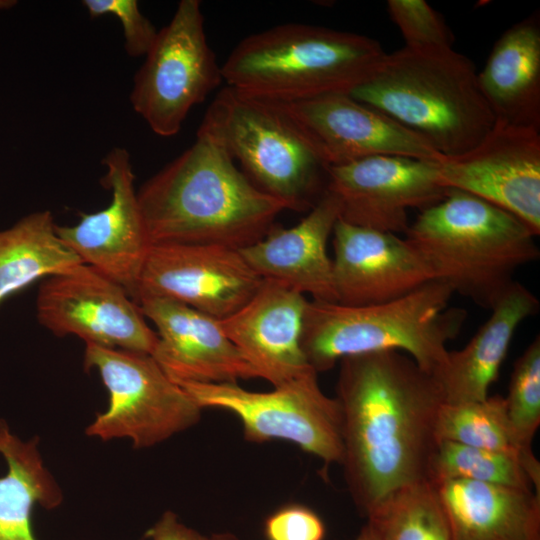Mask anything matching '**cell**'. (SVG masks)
I'll use <instances>...</instances> for the list:
<instances>
[{"label": "cell", "instance_id": "cell-36", "mask_svg": "<svg viewBox=\"0 0 540 540\" xmlns=\"http://www.w3.org/2000/svg\"><path fill=\"white\" fill-rule=\"evenodd\" d=\"M13 3H16V2H14V1L0 0V9L9 8V7H11L12 5H14Z\"/></svg>", "mask_w": 540, "mask_h": 540}, {"label": "cell", "instance_id": "cell-10", "mask_svg": "<svg viewBox=\"0 0 540 540\" xmlns=\"http://www.w3.org/2000/svg\"><path fill=\"white\" fill-rule=\"evenodd\" d=\"M223 81L199 0H182L134 76L130 102L161 137L176 135L190 110Z\"/></svg>", "mask_w": 540, "mask_h": 540}, {"label": "cell", "instance_id": "cell-15", "mask_svg": "<svg viewBox=\"0 0 540 540\" xmlns=\"http://www.w3.org/2000/svg\"><path fill=\"white\" fill-rule=\"evenodd\" d=\"M262 282L238 249L214 244H154L135 301L140 296L168 298L222 319L246 304Z\"/></svg>", "mask_w": 540, "mask_h": 540}, {"label": "cell", "instance_id": "cell-28", "mask_svg": "<svg viewBox=\"0 0 540 540\" xmlns=\"http://www.w3.org/2000/svg\"><path fill=\"white\" fill-rule=\"evenodd\" d=\"M467 479L533 490L521 460L511 454L440 440L431 462L429 481Z\"/></svg>", "mask_w": 540, "mask_h": 540}, {"label": "cell", "instance_id": "cell-13", "mask_svg": "<svg viewBox=\"0 0 540 540\" xmlns=\"http://www.w3.org/2000/svg\"><path fill=\"white\" fill-rule=\"evenodd\" d=\"M326 190L340 203V219L381 232L405 233L408 211L442 201L450 189L438 162L380 155L327 168Z\"/></svg>", "mask_w": 540, "mask_h": 540}, {"label": "cell", "instance_id": "cell-7", "mask_svg": "<svg viewBox=\"0 0 540 540\" xmlns=\"http://www.w3.org/2000/svg\"><path fill=\"white\" fill-rule=\"evenodd\" d=\"M197 132L218 142L252 183L291 210L311 209L326 190L327 166L274 102L225 85Z\"/></svg>", "mask_w": 540, "mask_h": 540}, {"label": "cell", "instance_id": "cell-2", "mask_svg": "<svg viewBox=\"0 0 540 540\" xmlns=\"http://www.w3.org/2000/svg\"><path fill=\"white\" fill-rule=\"evenodd\" d=\"M154 244L242 249L262 239L289 204L259 189L225 149L197 132L184 152L137 191Z\"/></svg>", "mask_w": 540, "mask_h": 540}, {"label": "cell", "instance_id": "cell-18", "mask_svg": "<svg viewBox=\"0 0 540 540\" xmlns=\"http://www.w3.org/2000/svg\"><path fill=\"white\" fill-rule=\"evenodd\" d=\"M136 302L157 329L151 356L175 383L260 378L222 331L218 319L168 298L140 296Z\"/></svg>", "mask_w": 540, "mask_h": 540}, {"label": "cell", "instance_id": "cell-3", "mask_svg": "<svg viewBox=\"0 0 540 540\" xmlns=\"http://www.w3.org/2000/svg\"><path fill=\"white\" fill-rule=\"evenodd\" d=\"M349 95L420 135L442 156L471 149L495 122L473 62L452 47L385 53Z\"/></svg>", "mask_w": 540, "mask_h": 540}, {"label": "cell", "instance_id": "cell-11", "mask_svg": "<svg viewBox=\"0 0 540 540\" xmlns=\"http://www.w3.org/2000/svg\"><path fill=\"white\" fill-rule=\"evenodd\" d=\"M36 315L53 334L75 335L85 344L152 355L158 341L126 290L83 263L44 279Z\"/></svg>", "mask_w": 540, "mask_h": 540}, {"label": "cell", "instance_id": "cell-26", "mask_svg": "<svg viewBox=\"0 0 540 540\" xmlns=\"http://www.w3.org/2000/svg\"><path fill=\"white\" fill-rule=\"evenodd\" d=\"M438 441L508 453L518 457L536 492L540 493V463L532 448L516 435L506 411L505 398L488 396L482 401L449 404L440 407L436 422Z\"/></svg>", "mask_w": 540, "mask_h": 540}, {"label": "cell", "instance_id": "cell-34", "mask_svg": "<svg viewBox=\"0 0 540 540\" xmlns=\"http://www.w3.org/2000/svg\"><path fill=\"white\" fill-rule=\"evenodd\" d=\"M353 540H379L373 529L365 523Z\"/></svg>", "mask_w": 540, "mask_h": 540}, {"label": "cell", "instance_id": "cell-23", "mask_svg": "<svg viewBox=\"0 0 540 540\" xmlns=\"http://www.w3.org/2000/svg\"><path fill=\"white\" fill-rule=\"evenodd\" d=\"M477 79L495 120L540 129L538 13L499 37Z\"/></svg>", "mask_w": 540, "mask_h": 540}, {"label": "cell", "instance_id": "cell-17", "mask_svg": "<svg viewBox=\"0 0 540 540\" xmlns=\"http://www.w3.org/2000/svg\"><path fill=\"white\" fill-rule=\"evenodd\" d=\"M332 234L337 303H384L436 280L425 259L397 234L352 225L340 218Z\"/></svg>", "mask_w": 540, "mask_h": 540}, {"label": "cell", "instance_id": "cell-25", "mask_svg": "<svg viewBox=\"0 0 540 540\" xmlns=\"http://www.w3.org/2000/svg\"><path fill=\"white\" fill-rule=\"evenodd\" d=\"M56 226L52 213L43 210L0 230V304L38 279L82 264L58 236Z\"/></svg>", "mask_w": 540, "mask_h": 540}, {"label": "cell", "instance_id": "cell-27", "mask_svg": "<svg viewBox=\"0 0 540 540\" xmlns=\"http://www.w3.org/2000/svg\"><path fill=\"white\" fill-rule=\"evenodd\" d=\"M365 517L379 540H450L443 507L430 481L391 492Z\"/></svg>", "mask_w": 540, "mask_h": 540}, {"label": "cell", "instance_id": "cell-16", "mask_svg": "<svg viewBox=\"0 0 540 540\" xmlns=\"http://www.w3.org/2000/svg\"><path fill=\"white\" fill-rule=\"evenodd\" d=\"M274 103L327 168L380 155L432 162L443 159L420 135L346 93Z\"/></svg>", "mask_w": 540, "mask_h": 540}, {"label": "cell", "instance_id": "cell-30", "mask_svg": "<svg viewBox=\"0 0 540 540\" xmlns=\"http://www.w3.org/2000/svg\"><path fill=\"white\" fill-rule=\"evenodd\" d=\"M387 9L405 46L452 47L454 36L441 15L425 0H389Z\"/></svg>", "mask_w": 540, "mask_h": 540}, {"label": "cell", "instance_id": "cell-31", "mask_svg": "<svg viewBox=\"0 0 540 540\" xmlns=\"http://www.w3.org/2000/svg\"><path fill=\"white\" fill-rule=\"evenodd\" d=\"M82 4L92 18L113 15L119 19L128 55L139 57L147 54L158 30L140 11L136 0H84Z\"/></svg>", "mask_w": 540, "mask_h": 540}, {"label": "cell", "instance_id": "cell-6", "mask_svg": "<svg viewBox=\"0 0 540 540\" xmlns=\"http://www.w3.org/2000/svg\"><path fill=\"white\" fill-rule=\"evenodd\" d=\"M386 52L368 36L287 23L242 39L221 65L223 81L247 95L289 103L349 94Z\"/></svg>", "mask_w": 540, "mask_h": 540}, {"label": "cell", "instance_id": "cell-12", "mask_svg": "<svg viewBox=\"0 0 540 540\" xmlns=\"http://www.w3.org/2000/svg\"><path fill=\"white\" fill-rule=\"evenodd\" d=\"M441 184L477 196L540 233V129L495 120L471 149L443 156Z\"/></svg>", "mask_w": 540, "mask_h": 540}, {"label": "cell", "instance_id": "cell-8", "mask_svg": "<svg viewBox=\"0 0 540 540\" xmlns=\"http://www.w3.org/2000/svg\"><path fill=\"white\" fill-rule=\"evenodd\" d=\"M83 365L96 370L109 394L106 411L85 433L103 441L126 438L150 448L194 425L202 409L145 353L85 344Z\"/></svg>", "mask_w": 540, "mask_h": 540}, {"label": "cell", "instance_id": "cell-32", "mask_svg": "<svg viewBox=\"0 0 540 540\" xmlns=\"http://www.w3.org/2000/svg\"><path fill=\"white\" fill-rule=\"evenodd\" d=\"M263 532L266 540H324L326 527L314 510L292 503L271 513Z\"/></svg>", "mask_w": 540, "mask_h": 540}, {"label": "cell", "instance_id": "cell-5", "mask_svg": "<svg viewBox=\"0 0 540 540\" xmlns=\"http://www.w3.org/2000/svg\"><path fill=\"white\" fill-rule=\"evenodd\" d=\"M453 294L448 284L432 280L379 304L308 301L301 334L306 361L320 373L348 356L395 350L435 375L446 359L447 342L466 319L464 309L449 307Z\"/></svg>", "mask_w": 540, "mask_h": 540}, {"label": "cell", "instance_id": "cell-29", "mask_svg": "<svg viewBox=\"0 0 540 540\" xmlns=\"http://www.w3.org/2000/svg\"><path fill=\"white\" fill-rule=\"evenodd\" d=\"M505 398L509 421L519 440L531 447L540 425V338L516 360Z\"/></svg>", "mask_w": 540, "mask_h": 540}, {"label": "cell", "instance_id": "cell-14", "mask_svg": "<svg viewBox=\"0 0 540 540\" xmlns=\"http://www.w3.org/2000/svg\"><path fill=\"white\" fill-rule=\"evenodd\" d=\"M103 185L111 191L109 205L80 213L72 226H56L58 236L79 257L113 280L135 300L140 277L152 246L142 212L129 152L112 148L103 159Z\"/></svg>", "mask_w": 540, "mask_h": 540}, {"label": "cell", "instance_id": "cell-4", "mask_svg": "<svg viewBox=\"0 0 540 540\" xmlns=\"http://www.w3.org/2000/svg\"><path fill=\"white\" fill-rule=\"evenodd\" d=\"M404 234L436 280L488 309L515 281L516 270L540 254L523 221L457 189L421 210Z\"/></svg>", "mask_w": 540, "mask_h": 540}, {"label": "cell", "instance_id": "cell-24", "mask_svg": "<svg viewBox=\"0 0 540 540\" xmlns=\"http://www.w3.org/2000/svg\"><path fill=\"white\" fill-rule=\"evenodd\" d=\"M0 454L7 473L0 477V540H37L32 510L58 507L63 494L44 464L38 438L22 440L0 419Z\"/></svg>", "mask_w": 540, "mask_h": 540}, {"label": "cell", "instance_id": "cell-33", "mask_svg": "<svg viewBox=\"0 0 540 540\" xmlns=\"http://www.w3.org/2000/svg\"><path fill=\"white\" fill-rule=\"evenodd\" d=\"M146 536L151 540H210V537L182 523L173 511H165Z\"/></svg>", "mask_w": 540, "mask_h": 540}, {"label": "cell", "instance_id": "cell-21", "mask_svg": "<svg viewBox=\"0 0 540 540\" xmlns=\"http://www.w3.org/2000/svg\"><path fill=\"white\" fill-rule=\"evenodd\" d=\"M430 482L450 540H540L539 493L467 479Z\"/></svg>", "mask_w": 540, "mask_h": 540}, {"label": "cell", "instance_id": "cell-22", "mask_svg": "<svg viewBox=\"0 0 540 540\" xmlns=\"http://www.w3.org/2000/svg\"><path fill=\"white\" fill-rule=\"evenodd\" d=\"M489 319L461 350L448 351L434 375L444 403L485 400L497 380L513 336L520 324L539 310L536 296L514 281L492 306Z\"/></svg>", "mask_w": 540, "mask_h": 540}, {"label": "cell", "instance_id": "cell-35", "mask_svg": "<svg viewBox=\"0 0 540 540\" xmlns=\"http://www.w3.org/2000/svg\"><path fill=\"white\" fill-rule=\"evenodd\" d=\"M210 540H240L236 535L229 532L215 533Z\"/></svg>", "mask_w": 540, "mask_h": 540}, {"label": "cell", "instance_id": "cell-20", "mask_svg": "<svg viewBox=\"0 0 540 540\" xmlns=\"http://www.w3.org/2000/svg\"><path fill=\"white\" fill-rule=\"evenodd\" d=\"M339 218L340 203L325 190L298 224L272 227L262 239L239 252L261 278L308 293L313 300L336 302L327 243Z\"/></svg>", "mask_w": 540, "mask_h": 540}, {"label": "cell", "instance_id": "cell-19", "mask_svg": "<svg viewBox=\"0 0 540 540\" xmlns=\"http://www.w3.org/2000/svg\"><path fill=\"white\" fill-rule=\"evenodd\" d=\"M307 304L304 294L263 279L246 304L218 322L259 377L277 386L313 370L301 348Z\"/></svg>", "mask_w": 540, "mask_h": 540}, {"label": "cell", "instance_id": "cell-9", "mask_svg": "<svg viewBox=\"0 0 540 540\" xmlns=\"http://www.w3.org/2000/svg\"><path fill=\"white\" fill-rule=\"evenodd\" d=\"M178 385L201 409H221L235 415L247 441L291 442L321 459L326 467L342 461L340 406L335 397L322 391L314 370L268 392L250 391L237 382Z\"/></svg>", "mask_w": 540, "mask_h": 540}, {"label": "cell", "instance_id": "cell-1", "mask_svg": "<svg viewBox=\"0 0 540 540\" xmlns=\"http://www.w3.org/2000/svg\"><path fill=\"white\" fill-rule=\"evenodd\" d=\"M339 363L340 465L365 517L391 492L429 481L444 397L437 378L400 351L348 356Z\"/></svg>", "mask_w": 540, "mask_h": 540}]
</instances>
